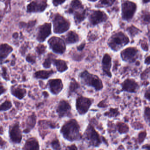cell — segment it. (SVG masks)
I'll use <instances>...</instances> for the list:
<instances>
[{
    "label": "cell",
    "instance_id": "obj_1",
    "mask_svg": "<svg viewBox=\"0 0 150 150\" xmlns=\"http://www.w3.org/2000/svg\"><path fill=\"white\" fill-rule=\"evenodd\" d=\"M80 126L75 119H71L65 122L61 127L60 133L63 137L70 142L79 141L82 139Z\"/></svg>",
    "mask_w": 150,
    "mask_h": 150
},
{
    "label": "cell",
    "instance_id": "obj_2",
    "mask_svg": "<svg viewBox=\"0 0 150 150\" xmlns=\"http://www.w3.org/2000/svg\"><path fill=\"white\" fill-rule=\"evenodd\" d=\"M79 77L82 83L86 86L93 87L96 91H99L103 88L101 79L98 76L91 74L87 70L81 72Z\"/></svg>",
    "mask_w": 150,
    "mask_h": 150
},
{
    "label": "cell",
    "instance_id": "obj_3",
    "mask_svg": "<svg viewBox=\"0 0 150 150\" xmlns=\"http://www.w3.org/2000/svg\"><path fill=\"white\" fill-rule=\"evenodd\" d=\"M83 138L89 147L97 148L102 143V140L100 135L91 124L87 126L84 133Z\"/></svg>",
    "mask_w": 150,
    "mask_h": 150
},
{
    "label": "cell",
    "instance_id": "obj_4",
    "mask_svg": "<svg viewBox=\"0 0 150 150\" xmlns=\"http://www.w3.org/2000/svg\"><path fill=\"white\" fill-rule=\"evenodd\" d=\"M129 42L128 38L121 32L112 36L108 42V45L114 51H117Z\"/></svg>",
    "mask_w": 150,
    "mask_h": 150
},
{
    "label": "cell",
    "instance_id": "obj_5",
    "mask_svg": "<svg viewBox=\"0 0 150 150\" xmlns=\"http://www.w3.org/2000/svg\"><path fill=\"white\" fill-rule=\"evenodd\" d=\"M93 100L82 96H79L76 99V107L80 115H84L88 112L91 106Z\"/></svg>",
    "mask_w": 150,
    "mask_h": 150
},
{
    "label": "cell",
    "instance_id": "obj_6",
    "mask_svg": "<svg viewBox=\"0 0 150 150\" xmlns=\"http://www.w3.org/2000/svg\"><path fill=\"white\" fill-rule=\"evenodd\" d=\"M53 22L54 31L55 33H63L68 31L70 27L69 22L59 14L54 16Z\"/></svg>",
    "mask_w": 150,
    "mask_h": 150
},
{
    "label": "cell",
    "instance_id": "obj_7",
    "mask_svg": "<svg viewBox=\"0 0 150 150\" xmlns=\"http://www.w3.org/2000/svg\"><path fill=\"white\" fill-rule=\"evenodd\" d=\"M10 141L14 144H20L23 139L22 132L19 127V123L16 122L10 126L9 129Z\"/></svg>",
    "mask_w": 150,
    "mask_h": 150
},
{
    "label": "cell",
    "instance_id": "obj_8",
    "mask_svg": "<svg viewBox=\"0 0 150 150\" xmlns=\"http://www.w3.org/2000/svg\"><path fill=\"white\" fill-rule=\"evenodd\" d=\"M48 43L54 53L62 54L66 50V45L63 40L58 37H53L49 39Z\"/></svg>",
    "mask_w": 150,
    "mask_h": 150
},
{
    "label": "cell",
    "instance_id": "obj_9",
    "mask_svg": "<svg viewBox=\"0 0 150 150\" xmlns=\"http://www.w3.org/2000/svg\"><path fill=\"white\" fill-rule=\"evenodd\" d=\"M72 107L67 100H62L59 102L56 108V112L59 118H62L71 116Z\"/></svg>",
    "mask_w": 150,
    "mask_h": 150
},
{
    "label": "cell",
    "instance_id": "obj_10",
    "mask_svg": "<svg viewBox=\"0 0 150 150\" xmlns=\"http://www.w3.org/2000/svg\"><path fill=\"white\" fill-rule=\"evenodd\" d=\"M137 9V5L134 3L127 1L122 4V18L125 20L131 19L134 16Z\"/></svg>",
    "mask_w": 150,
    "mask_h": 150
},
{
    "label": "cell",
    "instance_id": "obj_11",
    "mask_svg": "<svg viewBox=\"0 0 150 150\" xmlns=\"http://www.w3.org/2000/svg\"><path fill=\"white\" fill-rule=\"evenodd\" d=\"M47 86L50 92L54 95H59L64 88L62 80L60 78H54L48 80Z\"/></svg>",
    "mask_w": 150,
    "mask_h": 150
},
{
    "label": "cell",
    "instance_id": "obj_12",
    "mask_svg": "<svg viewBox=\"0 0 150 150\" xmlns=\"http://www.w3.org/2000/svg\"><path fill=\"white\" fill-rule=\"evenodd\" d=\"M47 6V0H34L27 5L26 11L29 13L42 12Z\"/></svg>",
    "mask_w": 150,
    "mask_h": 150
},
{
    "label": "cell",
    "instance_id": "obj_13",
    "mask_svg": "<svg viewBox=\"0 0 150 150\" xmlns=\"http://www.w3.org/2000/svg\"><path fill=\"white\" fill-rule=\"evenodd\" d=\"M138 50L135 48H128L122 51L121 56L124 61L134 63L137 57Z\"/></svg>",
    "mask_w": 150,
    "mask_h": 150
},
{
    "label": "cell",
    "instance_id": "obj_14",
    "mask_svg": "<svg viewBox=\"0 0 150 150\" xmlns=\"http://www.w3.org/2000/svg\"><path fill=\"white\" fill-rule=\"evenodd\" d=\"M122 91L136 93L139 88L138 83L134 79L127 78L122 83Z\"/></svg>",
    "mask_w": 150,
    "mask_h": 150
},
{
    "label": "cell",
    "instance_id": "obj_15",
    "mask_svg": "<svg viewBox=\"0 0 150 150\" xmlns=\"http://www.w3.org/2000/svg\"><path fill=\"white\" fill-rule=\"evenodd\" d=\"M51 24L45 23L40 26L37 39L39 42H43L51 33Z\"/></svg>",
    "mask_w": 150,
    "mask_h": 150
},
{
    "label": "cell",
    "instance_id": "obj_16",
    "mask_svg": "<svg viewBox=\"0 0 150 150\" xmlns=\"http://www.w3.org/2000/svg\"><path fill=\"white\" fill-rule=\"evenodd\" d=\"M39 131L40 135L41 136L42 138L45 137V131L46 129H54L59 127L58 124H56L53 122L50 121L40 120L38 122Z\"/></svg>",
    "mask_w": 150,
    "mask_h": 150
},
{
    "label": "cell",
    "instance_id": "obj_17",
    "mask_svg": "<svg viewBox=\"0 0 150 150\" xmlns=\"http://www.w3.org/2000/svg\"><path fill=\"white\" fill-rule=\"evenodd\" d=\"M102 70L103 73L108 77L111 78L112 74L111 72L112 67V58L108 54L104 55L102 60Z\"/></svg>",
    "mask_w": 150,
    "mask_h": 150
},
{
    "label": "cell",
    "instance_id": "obj_18",
    "mask_svg": "<svg viewBox=\"0 0 150 150\" xmlns=\"http://www.w3.org/2000/svg\"><path fill=\"white\" fill-rule=\"evenodd\" d=\"M107 19V16L104 12L100 11H93L90 16V20L93 25L105 21Z\"/></svg>",
    "mask_w": 150,
    "mask_h": 150
},
{
    "label": "cell",
    "instance_id": "obj_19",
    "mask_svg": "<svg viewBox=\"0 0 150 150\" xmlns=\"http://www.w3.org/2000/svg\"><path fill=\"white\" fill-rule=\"evenodd\" d=\"M37 122V116L35 113L33 112L32 114L28 116L26 119L25 122V128L23 131V133L27 134L30 133L31 131L34 128Z\"/></svg>",
    "mask_w": 150,
    "mask_h": 150
},
{
    "label": "cell",
    "instance_id": "obj_20",
    "mask_svg": "<svg viewBox=\"0 0 150 150\" xmlns=\"http://www.w3.org/2000/svg\"><path fill=\"white\" fill-rule=\"evenodd\" d=\"M13 50L12 47L8 44H0V64L2 63L3 61L8 57Z\"/></svg>",
    "mask_w": 150,
    "mask_h": 150
},
{
    "label": "cell",
    "instance_id": "obj_21",
    "mask_svg": "<svg viewBox=\"0 0 150 150\" xmlns=\"http://www.w3.org/2000/svg\"><path fill=\"white\" fill-rule=\"evenodd\" d=\"M10 92L11 95L20 100L23 99L27 94V91L25 89L15 85H12L11 87Z\"/></svg>",
    "mask_w": 150,
    "mask_h": 150
},
{
    "label": "cell",
    "instance_id": "obj_22",
    "mask_svg": "<svg viewBox=\"0 0 150 150\" xmlns=\"http://www.w3.org/2000/svg\"><path fill=\"white\" fill-rule=\"evenodd\" d=\"M23 150H38L40 149V144L38 139L35 137H30L27 139L23 147Z\"/></svg>",
    "mask_w": 150,
    "mask_h": 150
},
{
    "label": "cell",
    "instance_id": "obj_23",
    "mask_svg": "<svg viewBox=\"0 0 150 150\" xmlns=\"http://www.w3.org/2000/svg\"><path fill=\"white\" fill-rule=\"evenodd\" d=\"M56 71L53 70H40L36 71L33 74V77L38 79L46 80L48 79L53 74H55Z\"/></svg>",
    "mask_w": 150,
    "mask_h": 150
},
{
    "label": "cell",
    "instance_id": "obj_24",
    "mask_svg": "<svg viewBox=\"0 0 150 150\" xmlns=\"http://www.w3.org/2000/svg\"><path fill=\"white\" fill-rule=\"evenodd\" d=\"M52 64L56 67L58 72L63 73L68 69V66L67 62L64 60H56L54 59L53 60Z\"/></svg>",
    "mask_w": 150,
    "mask_h": 150
},
{
    "label": "cell",
    "instance_id": "obj_25",
    "mask_svg": "<svg viewBox=\"0 0 150 150\" xmlns=\"http://www.w3.org/2000/svg\"><path fill=\"white\" fill-rule=\"evenodd\" d=\"M80 87V85L79 84L75 79L73 78L69 83L68 97H69L73 94L76 92L78 90H79Z\"/></svg>",
    "mask_w": 150,
    "mask_h": 150
},
{
    "label": "cell",
    "instance_id": "obj_26",
    "mask_svg": "<svg viewBox=\"0 0 150 150\" xmlns=\"http://www.w3.org/2000/svg\"><path fill=\"white\" fill-rule=\"evenodd\" d=\"M83 7L79 0H73L70 4V7L67 10L69 13H73L77 9H83Z\"/></svg>",
    "mask_w": 150,
    "mask_h": 150
},
{
    "label": "cell",
    "instance_id": "obj_27",
    "mask_svg": "<svg viewBox=\"0 0 150 150\" xmlns=\"http://www.w3.org/2000/svg\"><path fill=\"white\" fill-rule=\"evenodd\" d=\"M79 41L78 35L74 31H70L68 33L66 38V41L68 44H73Z\"/></svg>",
    "mask_w": 150,
    "mask_h": 150
},
{
    "label": "cell",
    "instance_id": "obj_28",
    "mask_svg": "<svg viewBox=\"0 0 150 150\" xmlns=\"http://www.w3.org/2000/svg\"><path fill=\"white\" fill-rule=\"evenodd\" d=\"M116 129L120 134H127L129 131V127L126 123L118 122L116 124Z\"/></svg>",
    "mask_w": 150,
    "mask_h": 150
},
{
    "label": "cell",
    "instance_id": "obj_29",
    "mask_svg": "<svg viewBox=\"0 0 150 150\" xmlns=\"http://www.w3.org/2000/svg\"><path fill=\"white\" fill-rule=\"evenodd\" d=\"M54 55L51 53L48 54L47 57L43 63V66L45 68L49 69L51 68L53 60L54 59Z\"/></svg>",
    "mask_w": 150,
    "mask_h": 150
},
{
    "label": "cell",
    "instance_id": "obj_30",
    "mask_svg": "<svg viewBox=\"0 0 150 150\" xmlns=\"http://www.w3.org/2000/svg\"><path fill=\"white\" fill-rule=\"evenodd\" d=\"M120 115L118 108H110L109 111L104 113V115L108 118H115Z\"/></svg>",
    "mask_w": 150,
    "mask_h": 150
},
{
    "label": "cell",
    "instance_id": "obj_31",
    "mask_svg": "<svg viewBox=\"0 0 150 150\" xmlns=\"http://www.w3.org/2000/svg\"><path fill=\"white\" fill-rule=\"evenodd\" d=\"M12 105L11 101L6 100L0 105V112H5L10 110L12 107Z\"/></svg>",
    "mask_w": 150,
    "mask_h": 150
},
{
    "label": "cell",
    "instance_id": "obj_32",
    "mask_svg": "<svg viewBox=\"0 0 150 150\" xmlns=\"http://www.w3.org/2000/svg\"><path fill=\"white\" fill-rule=\"evenodd\" d=\"M36 23V20L29 21L27 23L21 22L19 23V26L20 28H26L27 30H30L35 25Z\"/></svg>",
    "mask_w": 150,
    "mask_h": 150
},
{
    "label": "cell",
    "instance_id": "obj_33",
    "mask_svg": "<svg viewBox=\"0 0 150 150\" xmlns=\"http://www.w3.org/2000/svg\"><path fill=\"white\" fill-rule=\"evenodd\" d=\"M86 16V11L82 12H76L75 14V21L76 23H80L84 19Z\"/></svg>",
    "mask_w": 150,
    "mask_h": 150
},
{
    "label": "cell",
    "instance_id": "obj_34",
    "mask_svg": "<svg viewBox=\"0 0 150 150\" xmlns=\"http://www.w3.org/2000/svg\"><path fill=\"white\" fill-rule=\"evenodd\" d=\"M115 0H100L97 5V7H108L112 5Z\"/></svg>",
    "mask_w": 150,
    "mask_h": 150
},
{
    "label": "cell",
    "instance_id": "obj_35",
    "mask_svg": "<svg viewBox=\"0 0 150 150\" xmlns=\"http://www.w3.org/2000/svg\"><path fill=\"white\" fill-rule=\"evenodd\" d=\"M51 146L53 150H61L62 149L60 143L57 138L54 139L51 143Z\"/></svg>",
    "mask_w": 150,
    "mask_h": 150
},
{
    "label": "cell",
    "instance_id": "obj_36",
    "mask_svg": "<svg viewBox=\"0 0 150 150\" xmlns=\"http://www.w3.org/2000/svg\"><path fill=\"white\" fill-rule=\"evenodd\" d=\"M35 49L38 55H41L45 53L46 51V48L44 45L39 44L36 47Z\"/></svg>",
    "mask_w": 150,
    "mask_h": 150
},
{
    "label": "cell",
    "instance_id": "obj_37",
    "mask_svg": "<svg viewBox=\"0 0 150 150\" xmlns=\"http://www.w3.org/2000/svg\"><path fill=\"white\" fill-rule=\"evenodd\" d=\"M144 119L150 126V107H146L144 108Z\"/></svg>",
    "mask_w": 150,
    "mask_h": 150
},
{
    "label": "cell",
    "instance_id": "obj_38",
    "mask_svg": "<svg viewBox=\"0 0 150 150\" xmlns=\"http://www.w3.org/2000/svg\"><path fill=\"white\" fill-rule=\"evenodd\" d=\"M25 60L29 63L34 64L36 62V56L30 53L27 55Z\"/></svg>",
    "mask_w": 150,
    "mask_h": 150
},
{
    "label": "cell",
    "instance_id": "obj_39",
    "mask_svg": "<svg viewBox=\"0 0 150 150\" xmlns=\"http://www.w3.org/2000/svg\"><path fill=\"white\" fill-rule=\"evenodd\" d=\"M146 136H147V133L146 131H142L139 133L138 135V141L140 144H142L146 138Z\"/></svg>",
    "mask_w": 150,
    "mask_h": 150
},
{
    "label": "cell",
    "instance_id": "obj_40",
    "mask_svg": "<svg viewBox=\"0 0 150 150\" xmlns=\"http://www.w3.org/2000/svg\"><path fill=\"white\" fill-rule=\"evenodd\" d=\"M1 75L3 78L4 80L6 81H9V76L8 72H7V68L6 67H2V73Z\"/></svg>",
    "mask_w": 150,
    "mask_h": 150
},
{
    "label": "cell",
    "instance_id": "obj_41",
    "mask_svg": "<svg viewBox=\"0 0 150 150\" xmlns=\"http://www.w3.org/2000/svg\"><path fill=\"white\" fill-rule=\"evenodd\" d=\"M127 30L131 36H134L136 34H137L140 31V30L138 28H136L133 26L129 27Z\"/></svg>",
    "mask_w": 150,
    "mask_h": 150
},
{
    "label": "cell",
    "instance_id": "obj_42",
    "mask_svg": "<svg viewBox=\"0 0 150 150\" xmlns=\"http://www.w3.org/2000/svg\"><path fill=\"white\" fill-rule=\"evenodd\" d=\"M150 74V67L146 69V70H144L141 75V78L142 80L146 79L149 77V74Z\"/></svg>",
    "mask_w": 150,
    "mask_h": 150
},
{
    "label": "cell",
    "instance_id": "obj_43",
    "mask_svg": "<svg viewBox=\"0 0 150 150\" xmlns=\"http://www.w3.org/2000/svg\"><path fill=\"white\" fill-rule=\"evenodd\" d=\"M143 21L145 24L150 23V12H146L142 16Z\"/></svg>",
    "mask_w": 150,
    "mask_h": 150
},
{
    "label": "cell",
    "instance_id": "obj_44",
    "mask_svg": "<svg viewBox=\"0 0 150 150\" xmlns=\"http://www.w3.org/2000/svg\"><path fill=\"white\" fill-rule=\"evenodd\" d=\"M27 48H28V45L26 44H23L20 48L19 52L22 56H24L25 55V53L27 51Z\"/></svg>",
    "mask_w": 150,
    "mask_h": 150
},
{
    "label": "cell",
    "instance_id": "obj_45",
    "mask_svg": "<svg viewBox=\"0 0 150 150\" xmlns=\"http://www.w3.org/2000/svg\"><path fill=\"white\" fill-rule=\"evenodd\" d=\"M132 127L134 128L135 129H139L143 128V125L139 122H135L131 124Z\"/></svg>",
    "mask_w": 150,
    "mask_h": 150
},
{
    "label": "cell",
    "instance_id": "obj_46",
    "mask_svg": "<svg viewBox=\"0 0 150 150\" xmlns=\"http://www.w3.org/2000/svg\"><path fill=\"white\" fill-rule=\"evenodd\" d=\"M7 91V89L4 85L1 82H0V96Z\"/></svg>",
    "mask_w": 150,
    "mask_h": 150
},
{
    "label": "cell",
    "instance_id": "obj_47",
    "mask_svg": "<svg viewBox=\"0 0 150 150\" xmlns=\"http://www.w3.org/2000/svg\"><path fill=\"white\" fill-rule=\"evenodd\" d=\"M98 107L100 108H105V107H107L108 105L106 101L105 100H103L100 101L98 104Z\"/></svg>",
    "mask_w": 150,
    "mask_h": 150
},
{
    "label": "cell",
    "instance_id": "obj_48",
    "mask_svg": "<svg viewBox=\"0 0 150 150\" xmlns=\"http://www.w3.org/2000/svg\"><path fill=\"white\" fill-rule=\"evenodd\" d=\"M144 97L147 100L150 101V86L149 88L145 91Z\"/></svg>",
    "mask_w": 150,
    "mask_h": 150
},
{
    "label": "cell",
    "instance_id": "obj_49",
    "mask_svg": "<svg viewBox=\"0 0 150 150\" xmlns=\"http://www.w3.org/2000/svg\"><path fill=\"white\" fill-rule=\"evenodd\" d=\"M141 46L143 49L145 51H148L149 50V46H148V44L145 41H144L141 43Z\"/></svg>",
    "mask_w": 150,
    "mask_h": 150
},
{
    "label": "cell",
    "instance_id": "obj_50",
    "mask_svg": "<svg viewBox=\"0 0 150 150\" xmlns=\"http://www.w3.org/2000/svg\"><path fill=\"white\" fill-rule=\"evenodd\" d=\"M66 0H53L54 4L55 6H58V5L64 3Z\"/></svg>",
    "mask_w": 150,
    "mask_h": 150
},
{
    "label": "cell",
    "instance_id": "obj_51",
    "mask_svg": "<svg viewBox=\"0 0 150 150\" xmlns=\"http://www.w3.org/2000/svg\"><path fill=\"white\" fill-rule=\"evenodd\" d=\"M67 150H78L77 147L75 144H72L70 146H68L66 148Z\"/></svg>",
    "mask_w": 150,
    "mask_h": 150
},
{
    "label": "cell",
    "instance_id": "obj_52",
    "mask_svg": "<svg viewBox=\"0 0 150 150\" xmlns=\"http://www.w3.org/2000/svg\"><path fill=\"white\" fill-rule=\"evenodd\" d=\"M7 143L4 139L0 137V146L1 147H5Z\"/></svg>",
    "mask_w": 150,
    "mask_h": 150
},
{
    "label": "cell",
    "instance_id": "obj_53",
    "mask_svg": "<svg viewBox=\"0 0 150 150\" xmlns=\"http://www.w3.org/2000/svg\"><path fill=\"white\" fill-rule=\"evenodd\" d=\"M85 45V43H82L79 46L77 47V50H79V51H82V50H83L84 48Z\"/></svg>",
    "mask_w": 150,
    "mask_h": 150
},
{
    "label": "cell",
    "instance_id": "obj_54",
    "mask_svg": "<svg viewBox=\"0 0 150 150\" xmlns=\"http://www.w3.org/2000/svg\"><path fill=\"white\" fill-rule=\"evenodd\" d=\"M144 63L147 65H150V56H149L145 59Z\"/></svg>",
    "mask_w": 150,
    "mask_h": 150
},
{
    "label": "cell",
    "instance_id": "obj_55",
    "mask_svg": "<svg viewBox=\"0 0 150 150\" xmlns=\"http://www.w3.org/2000/svg\"><path fill=\"white\" fill-rule=\"evenodd\" d=\"M142 149H144L150 150V145L149 144H145L142 146Z\"/></svg>",
    "mask_w": 150,
    "mask_h": 150
},
{
    "label": "cell",
    "instance_id": "obj_56",
    "mask_svg": "<svg viewBox=\"0 0 150 150\" xmlns=\"http://www.w3.org/2000/svg\"><path fill=\"white\" fill-rule=\"evenodd\" d=\"M18 33L15 32L13 33V35H12V37L14 38V39H16L18 38Z\"/></svg>",
    "mask_w": 150,
    "mask_h": 150
},
{
    "label": "cell",
    "instance_id": "obj_57",
    "mask_svg": "<svg viewBox=\"0 0 150 150\" xmlns=\"http://www.w3.org/2000/svg\"><path fill=\"white\" fill-rule=\"evenodd\" d=\"M4 134V130L3 128L2 127H0V135H2Z\"/></svg>",
    "mask_w": 150,
    "mask_h": 150
},
{
    "label": "cell",
    "instance_id": "obj_58",
    "mask_svg": "<svg viewBox=\"0 0 150 150\" xmlns=\"http://www.w3.org/2000/svg\"><path fill=\"white\" fill-rule=\"evenodd\" d=\"M16 58H13V59H12V61H11V66H14V65H15V63H16Z\"/></svg>",
    "mask_w": 150,
    "mask_h": 150
},
{
    "label": "cell",
    "instance_id": "obj_59",
    "mask_svg": "<svg viewBox=\"0 0 150 150\" xmlns=\"http://www.w3.org/2000/svg\"><path fill=\"white\" fill-rule=\"evenodd\" d=\"M43 96L45 97H47L49 96V94H48V93L46 91L43 92Z\"/></svg>",
    "mask_w": 150,
    "mask_h": 150
},
{
    "label": "cell",
    "instance_id": "obj_60",
    "mask_svg": "<svg viewBox=\"0 0 150 150\" xmlns=\"http://www.w3.org/2000/svg\"><path fill=\"white\" fill-rule=\"evenodd\" d=\"M143 1L144 3H147L149 2L150 1V0H143Z\"/></svg>",
    "mask_w": 150,
    "mask_h": 150
},
{
    "label": "cell",
    "instance_id": "obj_61",
    "mask_svg": "<svg viewBox=\"0 0 150 150\" xmlns=\"http://www.w3.org/2000/svg\"><path fill=\"white\" fill-rule=\"evenodd\" d=\"M89 1H95L97 0H89Z\"/></svg>",
    "mask_w": 150,
    "mask_h": 150
},
{
    "label": "cell",
    "instance_id": "obj_62",
    "mask_svg": "<svg viewBox=\"0 0 150 150\" xmlns=\"http://www.w3.org/2000/svg\"><path fill=\"white\" fill-rule=\"evenodd\" d=\"M5 0H0V1H1V2H4V1H5Z\"/></svg>",
    "mask_w": 150,
    "mask_h": 150
},
{
    "label": "cell",
    "instance_id": "obj_63",
    "mask_svg": "<svg viewBox=\"0 0 150 150\" xmlns=\"http://www.w3.org/2000/svg\"><path fill=\"white\" fill-rule=\"evenodd\" d=\"M149 40H150V33L149 35Z\"/></svg>",
    "mask_w": 150,
    "mask_h": 150
},
{
    "label": "cell",
    "instance_id": "obj_64",
    "mask_svg": "<svg viewBox=\"0 0 150 150\" xmlns=\"http://www.w3.org/2000/svg\"><path fill=\"white\" fill-rule=\"evenodd\" d=\"M1 20H0V22H1Z\"/></svg>",
    "mask_w": 150,
    "mask_h": 150
}]
</instances>
